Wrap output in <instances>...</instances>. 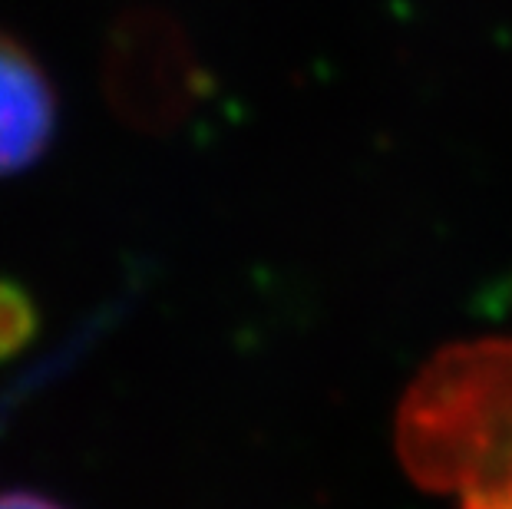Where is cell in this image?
<instances>
[{
    "mask_svg": "<svg viewBox=\"0 0 512 509\" xmlns=\"http://www.w3.org/2000/svg\"><path fill=\"white\" fill-rule=\"evenodd\" d=\"M57 129V96L37 60L0 34V176L20 172L47 153Z\"/></svg>",
    "mask_w": 512,
    "mask_h": 509,
    "instance_id": "6da1fadb",
    "label": "cell"
},
{
    "mask_svg": "<svg viewBox=\"0 0 512 509\" xmlns=\"http://www.w3.org/2000/svg\"><path fill=\"white\" fill-rule=\"evenodd\" d=\"M0 509H63V506L47 500V496L10 490V493H0Z\"/></svg>",
    "mask_w": 512,
    "mask_h": 509,
    "instance_id": "7a4b0ae2",
    "label": "cell"
}]
</instances>
